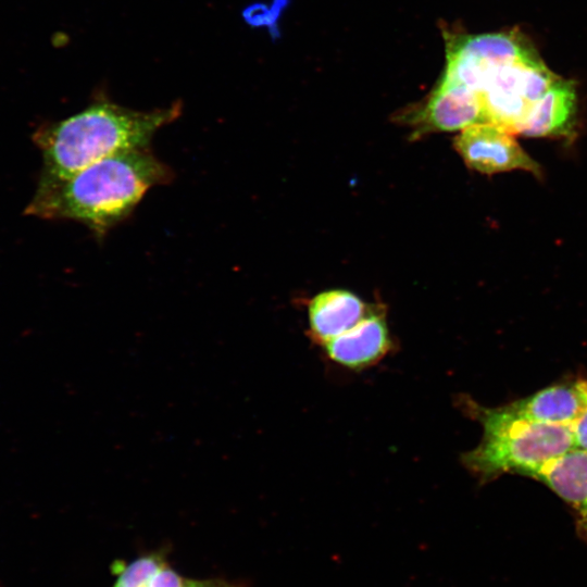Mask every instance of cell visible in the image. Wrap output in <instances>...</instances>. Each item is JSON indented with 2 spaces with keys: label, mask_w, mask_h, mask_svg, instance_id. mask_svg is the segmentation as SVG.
<instances>
[{
  "label": "cell",
  "mask_w": 587,
  "mask_h": 587,
  "mask_svg": "<svg viewBox=\"0 0 587 587\" xmlns=\"http://www.w3.org/2000/svg\"><path fill=\"white\" fill-rule=\"evenodd\" d=\"M530 478L544 483L567 504L576 534L587 544V450L574 447L544 464Z\"/></svg>",
  "instance_id": "cell-7"
},
{
  "label": "cell",
  "mask_w": 587,
  "mask_h": 587,
  "mask_svg": "<svg viewBox=\"0 0 587 587\" xmlns=\"http://www.w3.org/2000/svg\"><path fill=\"white\" fill-rule=\"evenodd\" d=\"M334 363L351 370L376 364L392 348L384 313L369 312L357 325L323 345Z\"/></svg>",
  "instance_id": "cell-8"
},
{
  "label": "cell",
  "mask_w": 587,
  "mask_h": 587,
  "mask_svg": "<svg viewBox=\"0 0 587 587\" xmlns=\"http://www.w3.org/2000/svg\"><path fill=\"white\" fill-rule=\"evenodd\" d=\"M446 37L440 80L474 92L487 122L513 134L532 107L561 80L516 32Z\"/></svg>",
  "instance_id": "cell-1"
},
{
  "label": "cell",
  "mask_w": 587,
  "mask_h": 587,
  "mask_svg": "<svg viewBox=\"0 0 587 587\" xmlns=\"http://www.w3.org/2000/svg\"><path fill=\"white\" fill-rule=\"evenodd\" d=\"M426 129L453 132L488 123L477 96L457 85L439 82L419 113Z\"/></svg>",
  "instance_id": "cell-9"
},
{
  "label": "cell",
  "mask_w": 587,
  "mask_h": 587,
  "mask_svg": "<svg viewBox=\"0 0 587 587\" xmlns=\"http://www.w3.org/2000/svg\"><path fill=\"white\" fill-rule=\"evenodd\" d=\"M504 405L533 422L571 427L587 411V378L550 385Z\"/></svg>",
  "instance_id": "cell-6"
},
{
  "label": "cell",
  "mask_w": 587,
  "mask_h": 587,
  "mask_svg": "<svg viewBox=\"0 0 587 587\" xmlns=\"http://www.w3.org/2000/svg\"><path fill=\"white\" fill-rule=\"evenodd\" d=\"M173 177L172 168L150 148L122 151L67 179L38 186L26 213L79 222L100 239L133 213L149 189Z\"/></svg>",
  "instance_id": "cell-2"
},
{
  "label": "cell",
  "mask_w": 587,
  "mask_h": 587,
  "mask_svg": "<svg viewBox=\"0 0 587 587\" xmlns=\"http://www.w3.org/2000/svg\"><path fill=\"white\" fill-rule=\"evenodd\" d=\"M369 312L366 304L348 290L320 292L309 303V334L323 346L357 325Z\"/></svg>",
  "instance_id": "cell-10"
},
{
  "label": "cell",
  "mask_w": 587,
  "mask_h": 587,
  "mask_svg": "<svg viewBox=\"0 0 587 587\" xmlns=\"http://www.w3.org/2000/svg\"><path fill=\"white\" fill-rule=\"evenodd\" d=\"M185 583L186 578L166 562L155 574L152 587H185Z\"/></svg>",
  "instance_id": "cell-13"
},
{
  "label": "cell",
  "mask_w": 587,
  "mask_h": 587,
  "mask_svg": "<svg viewBox=\"0 0 587 587\" xmlns=\"http://www.w3.org/2000/svg\"><path fill=\"white\" fill-rule=\"evenodd\" d=\"M180 113V103L137 111L110 101H98L65 120L38 129L33 137L43 158L38 186L67 179L112 154L149 148L155 133Z\"/></svg>",
  "instance_id": "cell-3"
},
{
  "label": "cell",
  "mask_w": 587,
  "mask_h": 587,
  "mask_svg": "<svg viewBox=\"0 0 587 587\" xmlns=\"http://www.w3.org/2000/svg\"><path fill=\"white\" fill-rule=\"evenodd\" d=\"M185 587H246L239 583L228 582L223 578L187 579Z\"/></svg>",
  "instance_id": "cell-15"
},
{
  "label": "cell",
  "mask_w": 587,
  "mask_h": 587,
  "mask_svg": "<svg viewBox=\"0 0 587 587\" xmlns=\"http://www.w3.org/2000/svg\"><path fill=\"white\" fill-rule=\"evenodd\" d=\"M576 113L575 88L570 80H561L537 101L516 134L527 137L569 135Z\"/></svg>",
  "instance_id": "cell-11"
},
{
  "label": "cell",
  "mask_w": 587,
  "mask_h": 587,
  "mask_svg": "<svg viewBox=\"0 0 587 587\" xmlns=\"http://www.w3.org/2000/svg\"><path fill=\"white\" fill-rule=\"evenodd\" d=\"M460 407L483 427L479 445L462 454L464 466L482 483L505 473L530 477L550 460L574 448L572 428L533 422L505 405L487 408L463 396Z\"/></svg>",
  "instance_id": "cell-4"
},
{
  "label": "cell",
  "mask_w": 587,
  "mask_h": 587,
  "mask_svg": "<svg viewBox=\"0 0 587 587\" xmlns=\"http://www.w3.org/2000/svg\"><path fill=\"white\" fill-rule=\"evenodd\" d=\"M166 562L163 550L143 553L127 563L115 561L112 571L116 578L111 587H152L155 574Z\"/></svg>",
  "instance_id": "cell-12"
},
{
  "label": "cell",
  "mask_w": 587,
  "mask_h": 587,
  "mask_svg": "<svg viewBox=\"0 0 587 587\" xmlns=\"http://www.w3.org/2000/svg\"><path fill=\"white\" fill-rule=\"evenodd\" d=\"M465 164L483 174L523 170L540 174L539 165L521 148L513 133L494 123L462 129L454 140Z\"/></svg>",
  "instance_id": "cell-5"
},
{
  "label": "cell",
  "mask_w": 587,
  "mask_h": 587,
  "mask_svg": "<svg viewBox=\"0 0 587 587\" xmlns=\"http://www.w3.org/2000/svg\"><path fill=\"white\" fill-rule=\"evenodd\" d=\"M574 447L587 450V411L571 426Z\"/></svg>",
  "instance_id": "cell-14"
}]
</instances>
